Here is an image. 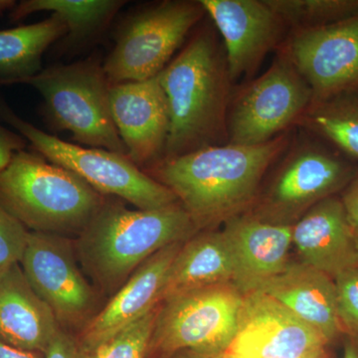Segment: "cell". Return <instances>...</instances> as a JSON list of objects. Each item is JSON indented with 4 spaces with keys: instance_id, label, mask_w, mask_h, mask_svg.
Instances as JSON below:
<instances>
[{
    "instance_id": "6da1fadb",
    "label": "cell",
    "mask_w": 358,
    "mask_h": 358,
    "mask_svg": "<svg viewBox=\"0 0 358 358\" xmlns=\"http://www.w3.org/2000/svg\"><path fill=\"white\" fill-rule=\"evenodd\" d=\"M289 141L282 134L262 145H212L145 171L173 192L199 229L237 216L253 201L264 174Z\"/></svg>"
},
{
    "instance_id": "7a4b0ae2",
    "label": "cell",
    "mask_w": 358,
    "mask_h": 358,
    "mask_svg": "<svg viewBox=\"0 0 358 358\" xmlns=\"http://www.w3.org/2000/svg\"><path fill=\"white\" fill-rule=\"evenodd\" d=\"M182 205L131 210L106 196L93 220L77 237L78 260L103 293L114 294L134 271L159 250L197 232Z\"/></svg>"
},
{
    "instance_id": "3957f363",
    "label": "cell",
    "mask_w": 358,
    "mask_h": 358,
    "mask_svg": "<svg viewBox=\"0 0 358 358\" xmlns=\"http://www.w3.org/2000/svg\"><path fill=\"white\" fill-rule=\"evenodd\" d=\"M169 103L164 159H176L227 138L230 77L215 38L202 31L159 73Z\"/></svg>"
},
{
    "instance_id": "277c9868",
    "label": "cell",
    "mask_w": 358,
    "mask_h": 358,
    "mask_svg": "<svg viewBox=\"0 0 358 358\" xmlns=\"http://www.w3.org/2000/svg\"><path fill=\"white\" fill-rule=\"evenodd\" d=\"M106 200L77 174L21 150L0 171V205L30 232L79 236Z\"/></svg>"
},
{
    "instance_id": "5b68a950",
    "label": "cell",
    "mask_w": 358,
    "mask_h": 358,
    "mask_svg": "<svg viewBox=\"0 0 358 358\" xmlns=\"http://www.w3.org/2000/svg\"><path fill=\"white\" fill-rule=\"evenodd\" d=\"M16 84L29 85L41 94L53 129L69 131L73 140L87 147L127 157L110 113L112 85L96 56L51 66Z\"/></svg>"
},
{
    "instance_id": "8992f818",
    "label": "cell",
    "mask_w": 358,
    "mask_h": 358,
    "mask_svg": "<svg viewBox=\"0 0 358 358\" xmlns=\"http://www.w3.org/2000/svg\"><path fill=\"white\" fill-rule=\"evenodd\" d=\"M0 120L13 127L37 154L77 174L106 196L117 197L141 210L164 208L178 202L171 190L134 164L126 155L102 148H83L45 133L21 119L1 99Z\"/></svg>"
},
{
    "instance_id": "52a82bcc",
    "label": "cell",
    "mask_w": 358,
    "mask_h": 358,
    "mask_svg": "<svg viewBox=\"0 0 358 358\" xmlns=\"http://www.w3.org/2000/svg\"><path fill=\"white\" fill-rule=\"evenodd\" d=\"M244 294L232 282L180 292L159 303L148 358L182 350L222 355L235 338Z\"/></svg>"
},
{
    "instance_id": "ba28073f",
    "label": "cell",
    "mask_w": 358,
    "mask_h": 358,
    "mask_svg": "<svg viewBox=\"0 0 358 358\" xmlns=\"http://www.w3.org/2000/svg\"><path fill=\"white\" fill-rule=\"evenodd\" d=\"M204 13L200 1L169 0L131 14L103 63L110 84L157 77Z\"/></svg>"
},
{
    "instance_id": "9c48e42d",
    "label": "cell",
    "mask_w": 358,
    "mask_h": 358,
    "mask_svg": "<svg viewBox=\"0 0 358 358\" xmlns=\"http://www.w3.org/2000/svg\"><path fill=\"white\" fill-rule=\"evenodd\" d=\"M313 102L312 89L282 54L235 99L227 115L229 143H268L301 119Z\"/></svg>"
},
{
    "instance_id": "30bf717a",
    "label": "cell",
    "mask_w": 358,
    "mask_h": 358,
    "mask_svg": "<svg viewBox=\"0 0 358 358\" xmlns=\"http://www.w3.org/2000/svg\"><path fill=\"white\" fill-rule=\"evenodd\" d=\"M69 238L30 232L20 265L60 327L82 329L95 315L96 294L78 265Z\"/></svg>"
},
{
    "instance_id": "8fae6325",
    "label": "cell",
    "mask_w": 358,
    "mask_h": 358,
    "mask_svg": "<svg viewBox=\"0 0 358 358\" xmlns=\"http://www.w3.org/2000/svg\"><path fill=\"white\" fill-rule=\"evenodd\" d=\"M327 339L262 292L244 294L235 338L225 358H315Z\"/></svg>"
},
{
    "instance_id": "7c38bea8",
    "label": "cell",
    "mask_w": 358,
    "mask_h": 358,
    "mask_svg": "<svg viewBox=\"0 0 358 358\" xmlns=\"http://www.w3.org/2000/svg\"><path fill=\"white\" fill-rule=\"evenodd\" d=\"M284 55L312 89L313 102L355 92L358 14L334 24L296 30Z\"/></svg>"
},
{
    "instance_id": "4fadbf2b",
    "label": "cell",
    "mask_w": 358,
    "mask_h": 358,
    "mask_svg": "<svg viewBox=\"0 0 358 358\" xmlns=\"http://www.w3.org/2000/svg\"><path fill=\"white\" fill-rule=\"evenodd\" d=\"M110 113L127 157L141 169L164 157L169 138V103L159 75L141 82L112 85Z\"/></svg>"
},
{
    "instance_id": "5bb4252c",
    "label": "cell",
    "mask_w": 358,
    "mask_h": 358,
    "mask_svg": "<svg viewBox=\"0 0 358 358\" xmlns=\"http://www.w3.org/2000/svg\"><path fill=\"white\" fill-rule=\"evenodd\" d=\"M352 176V167L336 155L315 147L289 154L264 201L267 222L282 224L331 197Z\"/></svg>"
},
{
    "instance_id": "9a60e30c",
    "label": "cell",
    "mask_w": 358,
    "mask_h": 358,
    "mask_svg": "<svg viewBox=\"0 0 358 358\" xmlns=\"http://www.w3.org/2000/svg\"><path fill=\"white\" fill-rule=\"evenodd\" d=\"M222 35L230 80L253 72L279 41L285 24L267 1L201 0Z\"/></svg>"
},
{
    "instance_id": "2e32d148",
    "label": "cell",
    "mask_w": 358,
    "mask_h": 358,
    "mask_svg": "<svg viewBox=\"0 0 358 358\" xmlns=\"http://www.w3.org/2000/svg\"><path fill=\"white\" fill-rule=\"evenodd\" d=\"M183 243L164 247L134 271L109 303L82 329L77 341L83 352L95 348L159 307L167 273Z\"/></svg>"
},
{
    "instance_id": "e0dca14e",
    "label": "cell",
    "mask_w": 358,
    "mask_h": 358,
    "mask_svg": "<svg viewBox=\"0 0 358 358\" xmlns=\"http://www.w3.org/2000/svg\"><path fill=\"white\" fill-rule=\"evenodd\" d=\"M224 234L236 263L234 285L242 294L256 291L288 266L293 227L255 217H231Z\"/></svg>"
},
{
    "instance_id": "ac0fdd59",
    "label": "cell",
    "mask_w": 358,
    "mask_h": 358,
    "mask_svg": "<svg viewBox=\"0 0 358 358\" xmlns=\"http://www.w3.org/2000/svg\"><path fill=\"white\" fill-rule=\"evenodd\" d=\"M293 243L303 263L334 278L358 265L355 229L343 201L327 197L313 205L293 227Z\"/></svg>"
},
{
    "instance_id": "d6986e66",
    "label": "cell",
    "mask_w": 358,
    "mask_h": 358,
    "mask_svg": "<svg viewBox=\"0 0 358 358\" xmlns=\"http://www.w3.org/2000/svg\"><path fill=\"white\" fill-rule=\"evenodd\" d=\"M60 329L20 263L0 272V341L20 350L45 353Z\"/></svg>"
},
{
    "instance_id": "ffe728a7",
    "label": "cell",
    "mask_w": 358,
    "mask_h": 358,
    "mask_svg": "<svg viewBox=\"0 0 358 358\" xmlns=\"http://www.w3.org/2000/svg\"><path fill=\"white\" fill-rule=\"evenodd\" d=\"M256 291L288 308L329 343L343 333L334 279L312 266L289 263L281 273L263 282Z\"/></svg>"
},
{
    "instance_id": "44dd1931",
    "label": "cell",
    "mask_w": 358,
    "mask_h": 358,
    "mask_svg": "<svg viewBox=\"0 0 358 358\" xmlns=\"http://www.w3.org/2000/svg\"><path fill=\"white\" fill-rule=\"evenodd\" d=\"M236 263L224 232H205L186 240L174 259L162 292V301L187 289L234 284Z\"/></svg>"
},
{
    "instance_id": "7402d4cb",
    "label": "cell",
    "mask_w": 358,
    "mask_h": 358,
    "mask_svg": "<svg viewBox=\"0 0 358 358\" xmlns=\"http://www.w3.org/2000/svg\"><path fill=\"white\" fill-rule=\"evenodd\" d=\"M67 34L64 20L52 13L34 24L0 30V85L16 84L42 70V57Z\"/></svg>"
},
{
    "instance_id": "603a6c76",
    "label": "cell",
    "mask_w": 358,
    "mask_h": 358,
    "mask_svg": "<svg viewBox=\"0 0 358 358\" xmlns=\"http://www.w3.org/2000/svg\"><path fill=\"white\" fill-rule=\"evenodd\" d=\"M124 4L121 0H23L13 7L10 17L17 21L43 11L57 14L67 25L61 42L67 50L99 36Z\"/></svg>"
},
{
    "instance_id": "cb8c5ba5",
    "label": "cell",
    "mask_w": 358,
    "mask_h": 358,
    "mask_svg": "<svg viewBox=\"0 0 358 358\" xmlns=\"http://www.w3.org/2000/svg\"><path fill=\"white\" fill-rule=\"evenodd\" d=\"M305 124L358 159V95L355 92L313 102Z\"/></svg>"
},
{
    "instance_id": "d4e9b609",
    "label": "cell",
    "mask_w": 358,
    "mask_h": 358,
    "mask_svg": "<svg viewBox=\"0 0 358 358\" xmlns=\"http://www.w3.org/2000/svg\"><path fill=\"white\" fill-rule=\"evenodd\" d=\"M296 30L322 27L358 14V0H266Z\"/></svg>"
},
{
    "instance_id": "484cf974",
    "label": "cell",
    "mask_w": 358,
    "mask_h": 358,
    "mask_svg": "<svg viewBox=\"0 0 358 358\" xmlns=\"http://www.w3.org/2000/svg\"><path fill=\"white\" fill-rule=\"evenodd\" d=\"M159 307L84 352L85 358H148Z\"/></svg>"
},
{
    "instance_id": "4316f807",
    "label": "cell",
    "mask_w": 358,
    "mask_h": 358,
    "mask_svg": "<svg viewBox=\"0 0 358 358\" xmlns=\"http://www.w3.org/2000/svg\"><path fill=\"white\" fill-rule=\"evenodd\" d=\"M334 281L343 333L358 338V265L339 273Z\"/></svg>"
},
{
    "instance_id": "83f0119b",
    "label": "cell",
    "mask_w": 358,
    "mask_h": 358,
    "mask_svg": "<svg viewBox=\"0 0 358 358\" xmlns=\"http://www.w3.org/2000/svg\"><path fill=\"white\" fill-rule=\"evenodd\" d=\"M29 233L0 205V272L20 262Z\"/></svg>"
},
{
    "instance_id": "f1b7e54d",
    "label": "cell",
    "mask_w": 358,
    "mask_h": 358,
    "mask_svg": "<svg viewBox=\"0 0 358 358\" xmlns=\"http://www.w3.org/2000/svg\"><path fill=\"white\" fill-rule=\"evenodd\" d=\"M45 358H85V353L77 338L60 329L47 348Z\"/></svg>"
},
{
    "instance_id": "f546056e",
    "label": "cell",
    "mask_w": 358,
    "mask_h": 358,
    "mask_svg": "<svg viewBox=\"0 0 358 358\" xmlns=\"http://www.w3.org/2000/svg\"><path fill=\"white\" fill-rule=\"evenodd\" d=\"M27 143L28 141L20 134L0 124V171L8 166L14 155L25 150Z\"/></svg>"
},
{
    "instance_id": "4dcf8cb0",
    "label": "cell",
    "mask_w": 358,
    "mask_h": 358,
    "mask_svg": "<svg viewBox=\"0 0 358 358\" xmlns=\"http://www.w3.org/2000/svg\"><path fill=\"white\" fill-rule=\"evenodd\" d=\"M341 201L353 229L358 228V178L352 181Z\"/></svg>"
},
{
    "instance_id": "1f68e13d",
    "label": "cell",
    "mask_w": 358,
    "mask_h": 358,
    "mask_svg": "<svg viewBox=\"0 0 358 358\" xmlns=\"http://www.w3.org/2000/svg\"><path fill=\"white\" fill-rule=\"evenodd\" d=\"M0 358H45V353L20 350L0 341Z\"/></svg>"
},
{
    "instance_id": "d6a6232c",
    "label": "cell",
    "mask_w": 358,
    "mask_h": 358,
    "mask_svg": "<svg viewBox=\"0 0 358 358\" xmlns=\"http://www.w3.org/2000/svg\"><path fill=\"white\" fill-rule=\"evenodd\" d=\"M343 358H358V338L348 336L345 343Z\"/></svg>"
},
{
    "instance_id": "836d02e7",
    "label": "cell",
    "mask_w": 358,
    "mask_h": 358,
    "mask_svg": "<svg viewBox=\"0 0 358 358\" xmlns=\"http://www.w3.org/2000/svg\"><path fill=\"white\" fill-rule=\"evenodd\" d=\"M221 355H210V353H205L195 352V350H182L173 355L169 358H220Z\"/></svg>"
},
{
    "instance_id": "e575fe53",
    "label": "cell",
    "mask_w": 358,
    "mask_h": 358,
    "mask_svg": "<svg viewBox=\"0 0 358 358\" xmlns=\"http://www.w3.org/2000/svg\"><path fill=\"white\" fill-rule=\"evenodd\" d=\"M355 243H357V247L358 250V228H355Z\"/></svg>"
},
{
    "instance_id": "d590c367",
    "label": "cell",
    "mask_w": 358,
    "mask_h": 358,
    "mask_svg": "<svg viewBox=\"0 0 358 358\" xmlns=\"http://www.w3.org/2000/svg\"><path fill=\"white\" fill-rule=\"evenodd\" d=\"M315 358H327V353H324V355H320V357H317Z\"/></svg>"
},
{
    "instance_id": "8d00e7d4",
    "label": "cell",
    "mask_w": 358,
    "mask_h": 358,
    "mask_svg": "<svg viewBox=\"0 0 358 358\" xmlns=\"http://www.w3.org/2000/svg\"><path fill=\"white\" fill-rule=\"evenodd\" d=\"M220 358H223V357H222V355H221V357H220Z\"/></svg>"
},
{
    "instance_id": "74e56055",
    "label": "cell",
    "mask_w": 358,
    "mask_h": 358,
    "mask_svg": "<svg viewBox=\"0 0 358 358\" xmlns=\"http://www.w3.org/2000/svg\"><path fill=\"white\" fill-rule=\"evenodd\" d=\"M222 357H223V358H225V357H223V355H222Z\"/></svg>"
}]
</instances>
